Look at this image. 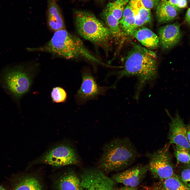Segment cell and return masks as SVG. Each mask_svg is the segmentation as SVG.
<instances>
[{"mask_svg": "<svg viewBox=\"0 0 190 190\" xmlns=\"http://www.w3.org/2000/svg\"><path fill=\"white\" fill-rule=\"evenodd\" d=\"M133 46L126 57L122 69L114 74L117 76L114 84L124 77H136L138 80L135 97L138 99L144 87L157 78L158 65L154 52L135 44Z\"/></svg>", "mask_w": 190, "mask_h": 190, "instance_id": "6da1fadb", "label": "cell"}, {"mask_svg": "<svg viewBox=\"0 0 190 190\" xmlns=\"http://www.w3.org/2000/svg\"><path fill=\"white\" fill-rule=\"evenodd\" d=\"M27 50L48 53L66 59H82L96 64L101 62L87 49L80 38L65 29L54 32L51 39L42 46L28 48Z\"/></svg>", "mask_w": 190, "mask_h": 190, "instance_id": "7a4b0ae2", "label": "cell"}, {"mask_svg": "<svg viewBox=\"0 0 190 190\" xmlns=\"http://www.w3.org/2000/svg\"><path fill=\"white\" fill-rule=\"evenodd\" d=\"M137 151L127 138L114 139L105 144L99 162V169L107 172L125 168L134 163Z\"/></svg>", "mask_w": 190, "mask_h": 190, "instance_id": "3957f363", "label": "cell"}, {"mask_svg": "<svg viewBox=\"0 0 190 190\" xmlns=\"http://www.w3.org/2000/svg\"><path fill=\"white\" fill-rule=\"evenodd\" d=\"M74 22L78 34L82 37L103 48L108 47L111 34L106 25L92 13L85 11L74 12Z\"/></svg>", "mask_w": 190, "mask_h": 190, "instance_id": "277c9868", "label": "cell"}, {"mask_svg": "<svg viewBox=\"0 0 190 190\" xmlns=\"http://www.w3.org/2000/svg\"><path fill=\"white\" fill-rule=\"evenodd\" d=\"M34 68L21 65L6 69L2 74L1 80L3 87L16 100L29 91L34 76Z\"/></svg>", "mask_w": 190, "mask_h": 190, "instance_id": "5b68a950", "label": "cell"}, {"mask_svg": "<svg viewBox=\"0 0 190 190\" xmlns=\"http://www.w3.org/2000/svg\"><path fill=\"white\" fill-rule=\"evenodd\" d=\"M80 163V159L73 146L67 141H63L51 147L31 162L30 165L44 164L59 167L78 165Z\"/></svg>", "mask_w": 190, "mask_h": 190, "instance_id": "8992f818", "label": "cell"}, {"mask_svg": "<svg viewBox=\"0 0 190 190\" xmlns=\"http://www.w3.org/2000/svg\"><path fill=\"white\" fill-rule=\"evenodd\" d=\"M146 156L149 160V169L155 178L161 180L175 174L168 144Z\"/></svg>", "mask_w": 190, "mask_h": 190, "instance_id": "52a82bcc", "label": "cell"}, {"mask_svg": "<svg viewBox=\"0 0 190 190\" xmlns=\"http://www.w3.org/2000/svg\"><path fill=\"white\" fill-rule=\"evenodd\" d=\"M82 81L75 95V99L79 105L85 104L88 101L95 99L100 95H103L110 89L114 88L115 84L109 87H102L98 84L94 77L88 70L82 72Z\"/></svg>", "mask_w": 190, "mask_h": 190, "instance_id": "ba28073f", "label": "cell"}, {"mask_svg": "<svg viewBox=\"0 0 190 190\" xmlns=\"http://www.w3.org/2000/svg\"><path fill=\"white\" fill-rule=\"evenodd\" d=\"M80 190H115L113 180L98 169H87L80 175Z\"/></svg>", "mask_w": 190, "mask_h": 190, "instance_id": "9c48e42d", "label": "cell"}, {"mask_svg": "<svg viewBox=\"0 0 190 190\" xmlns=\"http://www.w3.org/2000/svg\"><path fill=\"white\" fill-rule=\"evenodd\" d=\"M166 112L171 120L169 123L168 133L170 143L184 148L190 151V144L187 138L186 125L178 111L174 117L171 116L168 111L167 110Z\"/></svg>", "mask_w": 190, "mask_h": 190, "instance_id": "30bf717a", "label": "cell"}, {"mask_svg": "<svg viewBox=\"0 0 190 190\" xmlns=\"http://www.w3.org/2000/svg\"><path fill=\"white\" fill-rule=\"evenodd\" d=\"M148 170V164H139L114 174L112 179L125 186L136 187L140 184Z\"/></svg>", "mask_w": 190, "mask_h": 190, "instance_id": "8fae6325", "label": "cell"}, {"mask_svg": "<svg viewBox=\"0 0 190 190\" xmlns=\"http://www.w3.org/2000/svg\"><path fill=\"white\" fill-rule=\"evenodd\" d=\"M159 45L164 50L170 49L179 41L182 34L179 24L177 23L160 27L158 31Z\"/></svg>", "mask_w": 190, "mask_h": 190, "instance_id": "7c38bea8", "label": "cell"}, {"mask_svg": "<svg viewBox=\"0 0 190 190\" xmlns=\"http://www.w3.org/2000/svg\"><path fill=\"white\" fill-rule=\"evenodd\" d=\"M12 179L10 190H43L41 183L35 175L19 174L15 175Z\"/></svg>", "mask_w": 190, "mask_h": 190, "instance_id": "4fadbf2b", "label": "cell"}, {"mask_svg": "<svg viewBox=\"0 0 190 190\" xmlns=\"http://www.w3.org/2000/svg\"><path fill=\"white\" fill-rule=\"evenodd\" d=\"M46 20L48 25L55 32L65 29L63 17L56 0H47Z\"/></svg>", "mask_w": 190, "mask_h": 190, "instance_id": "5bb4252c", "label": "cell"}, {"mask_svg": "<svg viewBox=\"0 0 190 190\" xmlns=\"http://www.w3.org/2000/svg\"><path fill=\"white\" fill-rule=\"evenodd\" d=\"M131 36L148 49H155L159 46L158 36L151 30L143 26L135 28Z\"/></svg>", "mask_w": 190, "mask_h": 190, "instance_id": "9a60e30c", "label": "cell"}, {"mask_svg": "<svg viewBox=\"0 0 190 190\" xmlns=\"http://www.w3.org/2000/svg\"><path fill=\"white\" fill-rule=\"evenodd\" d=\"M80 178L75 173L68 170L61 175L56 182V190H80Z\"/></svg>", "mask_w": 190, "mask_h": 190, "instance_id": "2e32d148", "label": "cell"}, {"mask_svg": "<svg viewBox=\"0 0 190 190\" xmlns=\"http://www.w3.org/2000/svg\"><path fill=\"white\" fill-rule=\"evenodd\" d=\"M130 2L135 15V29L151 21V10L145 8L140 0H130Z\"/></svg>", "mask_w": 190, "mask_h": 190, "instance_id": "e0dca14e", "label": "cell"}, {"mask_svg": "<svg viewBox=\"0 0 190 190\" xmlns=\"http://www.w3.org/2000/svg\"><path fill=\"white\" fill-rule=\"evenodd\" d=\"M135 15L129 1L119 21L120 28L123 35H131L135 28Z\"/></svg>", "mask_w": 190, "mask_h": 190, "instance_id": "ac0fdd59", "label": "cell"}, {"mask_svg": "<svg viewBox=\"0 0 190 190\" xmlns=\"http://www.w3.org/2000/svg\"><path fill=\"white\" fill-rule=\"evenodd\" d=\"M178 12L172 6L160 1L156 7L155 13L158 22L163 23L175 19L177 16Z\"/></svg>", "mask_w": 190, "mask_h": 190, "instance_id": "d6986e66", "label": "cell"}, {"mask_svg": "<svg viewBox=\"0 0 190 190\" xmlns=\"http://www.w3.org/2000/svg\"><path fill=\"white\" fill-rule=\"evenodd\" d=\"M101 17L105 21L112 38L118 41L123 36L119 24V21L106 8L102 12Z\"/></svg>", "mask_w": 190, "mask_h": 190, "instance_id": "ffe728a7", "label": "cell"}, {"mask_svg": "<svg viewBox=\"0 0 190 190\" xmlns=\"http://www.w3.org/2000/svg\"><path fill=\"white\" fill-rule=\"evenodd\" d=\"M153 186L160 190H190L177 174L159 181Z\"/></svg>", "mask_w": 190, "mask_h": 190, "instance_id": "44dd1931", "label": "cell"}, {"mask_svg": "<svg viewBox=\"0 0 190 190\" xmlns=\"http://www.w3.org/2000/svg\"><path fill=\"white\" fill-rule=\"evenodd\" d=\"M129 0H116L109 3L106 8L119 21Z\"/></svg>", "mask_w": 190, "mask_h": 190, "instance_id": "7402d4cb", "label": "cell"}, {"mask_svg": "<svg viewBox=\"0 0 190 190\" xmlns=\"http://www.w3.org/2000/svg\"><path fill=\"white\" fill-rule=\"evenodd\" d=\"M174 154L177 163L190 164V151L180 146H175Z\"/></svg>", "mask_w": 190, "mask_h": 190, "instance_id": "603a6c76", "label": "cell"}, {"mask_svg": "<svg viewBox=\"0 0 190 190\" xmlns=\"http://www.w3.org/2000/svg\"><path fill=\"white\" fill-rule=\"evenodd\" d=\"M183 165L177 175L183 183L190 189V164Z\"/></svg>", "mask_w": 190, "mask_h": 190, "instance_id": "cb8c5ba5", "label": "cell"}, {"mask_svg": "<svg viewBox=\"0 0 190 190\" xmlns=\"http://www.w3.org/2000/svg\"><path fill=\"white\" fill-rule=\"evenodd\" d=\"M53 101L56 103L64 102L66 99L67 95L65 90L60 87L53 88L51 93Z\"/></svg>", "mask_w": 190, "mask_h": 190, "instance_id": "d4e9b609", "label": "cell"}, {"mask_svg": "<svg viewBox=\"0 0 190 190\" xmlns=\"http://www.w3.org/2000/svg\"><path fill=\"white\" fill-rule=\"evenodd\" d=\"M160 1L168 3L172 6L178 11L187 7V0H161Z\"/></svg>", "mask_w": 190, "mask_h": 190, "instance_id": "484cf974", "label": "cell"}, {"mask_svg": "<svg viewBox=\"0 0 190 190\" xmlns=\"http://www.w3.org/2000/svg\"><path fill=\"white\" fill-rule=\"evenodd\" d=\"M144 6L151 10L157 7L160 2V0H140Z\"/></svg>", "mask_w": 190, "mask_h": 190, "instance_id": "4316f807", "label": "cell"}, {"mask_svg": "<svg viewBox=\"0 0 190 190\" xmlns=\"http://www.w3.org/2000/svg\"><path fill=\"white\" fill-rule=\"evenodd\" d=\"M115 190H138L135 187L125 186L120 188H115Z\"/></svg>", "mask_w": 190, "mask_h": 190, "instance_id": "83f0119b", "label": "cell"}, {"mask_svg": "<svg viewBox=\"0 0 190 190\" xmlns=\"http://www.w3.org/2000/svg\"><path fill=\"white\" fill-rule=\"evenodd\" d=\"M185 19L187 23L190 25V7L188 9L186 12Z\"/></svg>", "mask_w": 190, "mask_h": 190, "instance_id": "f1b7e54d", "label": "cell"}, {"mask_svg": "<svg viewBox=\"0 0 190 190\" xmlns=\"http://www.w3.org/2000/svg\"><path fill=\"white\" fill-rule=\"evenodd\" d=\"M187 138L190 144V122L186 125Z\"/></svg>", "mask_w": 190, "mask_h": 190, "instance_id": "f546056e", "label": "cell"}, {"mask_svg": "<svg viewBox=\"0 0 190 190\" xmlns=\"http://www.w3.org/2000/svg\"><path fill=\"white\" fill-rule=\"evenodd\" d=\"M143 188L144 190H160L154 186L150 187H143Z\"/></svg>", "mask_w": 190, "mask_h": 190, "instance_id": "4dcf8cb0", "label": "cell"}, {"mask_svg": "<svg viewBox=\"0 0 190 190\" xmlns=\"http://www.w3.org/2000/svg\"><path fill=\"white\" fill-rule=\"evenodd\" d=\"M0 190H8L0 186Z\"/></svg>", "mask_w": 190, "mask_h": 190, "instance_id": "1f68e13d", "label": "cell"}, {"mask_svg": "<svg viewBox=\"0 0 190 190\" xmlns=\"http://www.w3.org/2000/svg\"><path fill=\"white\" fill-rule=\"evenodd\" d=\"M98 0V1H102V0Z\"/></svg>", "mask_w": 190, "mask_h": 190, "instance_id": "d6a6232c", "label": "cell"}, {"mask_svg": "<svg viewBox=\"0 0 190 190\" xmlns=\"http://www.w3.org/2000/svg\"><path fill=\"white\" fill-rule=\"evenodd\" d=\"M189 1H190V0H189Z\"/></svg>", "mask_w": 190, "mask_h": 190, "instance_id": "836d02e7", "label": "cell"}]
</instances>
